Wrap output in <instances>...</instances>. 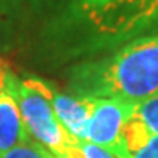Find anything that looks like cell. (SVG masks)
Returning <instances> with one entry per match:
<instances>
[{"label":"cell","mask_w":158,"mask_h":158,"mask_svg":"<svg viewBox=\"0 0 158 158\" xmlns=\"http://www.w3.org/2000/svg\"><path fill=\"white\" fill-rule=\"evenodd\" d=\"M26 2H27V5H29L31 11L40 15V13H44L47 10H52L58 0H26Z\"/></svg>","instance_id":"7c38bea8"},{"label":"cell","mask_w":158,"mask_h":158,"mask_svg":"<svg viewBox=\"0 0 158 158\" xmlns=\"http://www.w3.org/2000/svg\"><path fill=\"white\" fill-rule=\"evenodd\" d=\"M66 87L77 97L142 103L158 97V34L131 40L97 58L71 64Z\"/></svg>","instance_id":"7a4b0ae2"},{"label":"cell","mask_w":158,"mask_h":158,"mask_svg":"<svg viewBox=\"0 0 158 158\" xmlns=\"http://www.w3.org/2000/svg\"><path fill=\"white\" fill-rule=\"evenodd\" d=\"M6 79H8V71L0 66V97H2L3 90L6 87Z\"/></svg>","instance_id":"4fadbf2b"},{"label":"cell","mask_w":158,"mask_h":158,"mask_svg":"<svg viewBox=\"0 0 158 158\" xmlns=\"http://www.w3.org/2000/svg\"><path fill=\"white\" fill-rule=\"evenodd\" d=\"M24 0H0V47H8L19 26Z\"/></svg>","instance_id":"ba28073f"},{"label":"cell","mask_w":158,"mask_h":158,"mask_svg":"<svg viewBox=\"0 0 158 158\" xmlns=\"http://www.w3.org/2000/svg\"><path fill=\"white\" fill-rule=\"evenodd\" d=\"M8 85L15 94L29 135L55 158H82L79 142L63 127L48 100L23 79L8 73Z\"/></svg>","instance_id":"3957f363"},{"label":"cell","mask_w":158,"mask_h":158,"mask_svg":"<svg viewBox=\"0 0 158 158\" xmlns=\"http://www.w3.org/2000/svg\"><path fill=\"white\" fill-rule=\"evenodd\" d=\"M90 98L92 113L85 140L105 148L116 158H132L124 137V127L132 118L137 103L114 98Z\"/></svg>","instance_id":"277c9868"},{"label":"cell","mask_w":158,"mask_h":158,"mask_svg":"<svg viewBox=\"0 0 158 158\" xmlns=\"http://www.w3.org/2000/svg\"><path fill=\"white\" fill-rule=\"evenodd\" d=\"M79 150H81L82 158H116L105 148L95 145L89 140H81L79 142Z\"/></svg>","instance_id":"30bf717a"},{"label":"cell","mask_w":158,"mask_h":158,"mask_svg":"<svg viewBox=\"0 0 158 158\" xmlns=\"http://www.w3.org/2000/svg\"><path fill=\"white\" fill-rule=\"evenodd\" d=\"M0 158H55V156L52 153H48L39 142L31 139L24 143H21V145L10 148L8 152L0 153Z\"/></svg>","instance_id":"9c48e42d"},{"label":"cell","mask_w":158,"mask_h":158,"mask_svg":"<svg viewBox=\"0 0 158 158\" xmlns=\"http://www.w3.org/2000/svg\"><path fill=\"white\" fill-rule=\"evenodd\" d=\"M31 139L32 137L24 126L15 94L10 89L6 79V87L0 97V153L8 152L10 148Z\"/></svg>","instance_id":"8992f818"},{"label":"cell","mask_w":158,"mask_h":158,"mask_svg":"<svg viewBox=\"0 0 158 158\" xmlns=\"http://www.w3.org/2000/svg\"><path fill=\"white\" fill-rule=\"evenodd\" d=\"M158 34V0H58L40 32L48 64H76Z\"/></svg>","instance_id":"6da1fadb"},{"label":"cell","mask_w":158,"mask_h":158,"mask_svg":"<svg viewBox=\"0 0 158 158\" xmlns=\"http://www.w3.org/2000/svg\"><path fill=\"white\" fill-rule=\"evenodd\" d=\"M23 81L44 95L60 119L63 127L77 140L87 139V127L92 113V98L77 97L69 92H63L55 84L40 79L37 76L24 77Z\"/></svg>","instance_id":"5b68a950"},{"label":"cell","mask_w":158,"mask_h":158,"mask_svg":"<svg viewBox=\"0 0 158 158\" xmlns=\"http://www.w3.org/2000/svg\"><path fill=\"white\" fill-rule=\"evenodd\" d=\"M129 124L134 126L137 131L147 139V142L158 135V97L147 100L135 105L132 118Z\"/></svg>","instance_id":"52a82bcc"},{"label":"cell","mask_w":158,"mask_h":158,"mask_svg":"<svg viewBox=\"0 0 158 158\" xmlns=\"http://www.w3.org/2000/svg\"><path fill=\"white\" fill-rule=\"evenodd\" d=\"M132 158H158V135L152 137L140 150L132 153Z\"/></svg>","instance_id":"8fae6325"}]
</instances>
